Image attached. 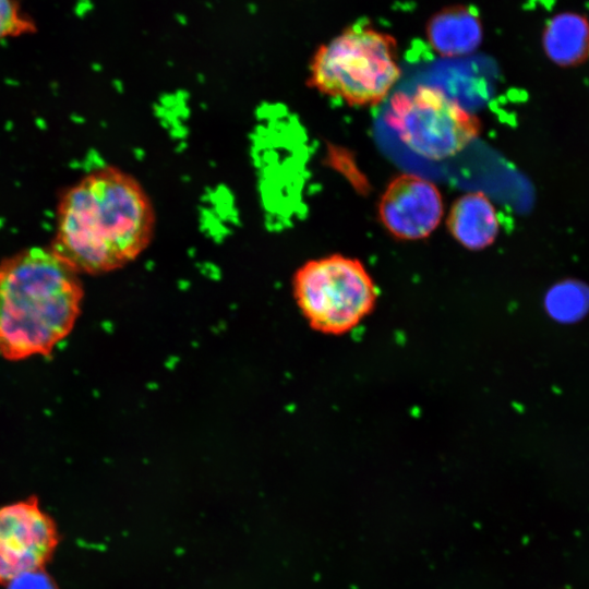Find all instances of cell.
I'll list each match as a JSON object with an SVG mask.
<instances>
[{"label":"cell","mask_w":589,"mask_h":589,"mask_svg":"<svg viewBox=\"0 0 589 589\" xmlns=\"http://www.w3.org/2000/svg\"><path fill=\"white\" fill-rule=\"evenodd\" d=\"M59 541L56 521L36 496L0 506V585L45 568Z\"/></svg>","instance_id":"obj_6"},{"label":"cell","mask_w":589,"mask_h":589,"mask_svg":"<svg viewBox=\"0 0 589 589\" xmlns=\"http://www.w3.org/2000/svg\"><path fill=\"white\" fill-rule=\"evenodd\" d=\"M155 228V209L140 181L104 167L62 195L51 249L77 273H108L139 257Z\"/></svg>","instance_id":"obj_1"},{"label":"cell","mask_w":589,"mask_h":589,"mask_svg":"<svg viewBox=\"0 0 589 589\" xmlns=\"http://www.w3.org/2000/svg\"><path fill=\"white\" fill-rule=\"evenodd\" d=\"M428 34L435 50L446 57L466 55L476 49L481 39L478 19L464 8L435 15Z\"/></svg>","instance_id":"obj_10"},{"label":"cell","mask_w":589,"mask_h":589,"mask_svg":"<svg viewBox=\"0 0 589 589\" xmlns=\"http://www.w3.org/2000/svg\"><path fill=\"white\" fill-rule=\"evenodd\" d=\"M292 292L309 325L325 335H344L374 310L377 287L358 259L330 254L301 265Z\"/></svg>","instance_id":"obj_4"},{"label":"cell","mask_w":589,"mask_h":589,"mask_svg":"<svg viewBox=\"0 0 589 589\" xmlns=\"http://www.w3.org/2000/svg\"><path fill=\"white\" fill-rule=\"evenodd\" d=\"M446 226L452 237L471 251L490 247L500 232L496 208L481 191L457 197L448 212Z\"/></svg>","instance_id":"obj_8"},{"label":"cell","mask_w":589,"mask_h":589,"mask_svg":"<svg viewBox=\"0 0 589 589\" xmlns=\"http://www.w3.org/2000/svg\"><path fill=\"white\" fill-rule=\"evenodd\" d=\"M542 45L556 65H578L589 57V23L577 13L557 14L548 23Z\"/></svg>","instance_id":"obj_9"},{"label":"cell","mask_w":589,"mask_h":589,"mask_svg":"<svg viewBox=\"0 0 589 589\" xmlns=\"http://www.w3.org/2000/svg\"><path fill=\"white\" fill-rule=\"evenodd\" d=\"M377 213L394 238L416 241L428 238L438 227L444 205L433 182L413 173H401L387 184Z\"/></svg>","instance_id":"obj_7"},{"label":"cell","mask_w":589,"mask_h":589,"mask_svg":"<svg viewBox=\"0 0 589 589\" xmlns=\"http://www.w3.org/2000/svg\"><path fill=\"white\" fill-rule=\"evenodd\" d=\"M400 76L395 38L354 24L316 49L306 84L349 106L370 107L382 103Z\"/></svg>","instance_id":"obj_3"},{"label":"cell","mask_w":589,"mask_h":589,"mask_svg":"<svg viewBox=\"0 0 589 589\" xmlns=\"http://www.w3.org/2000/svg\"><path fill=\"white\" fill-rule=\"evenodd\" d=\"M7 589H58L45 568L23 573L5 585Z\"/></svg>","instance_id":"obj_13"},{"label":"cell","mask_w":589,"mask_h":589,"mask_svg":"<svg viewBox=\"0 0 589 589\" xmlns=\"http://www.w3.org/2000/svg\"><path fill=\"white\" fill-rule=\"evenodd\" d=\"M36 31L34 21L22 10L17 0H0V41Z\"/></svg>","instance_id":"obj_12"},{"label":"cell","mask_w":589,"mask_h":589,"mask_svg":"<svg viewBox=\"0 0 589 589\" xmlns=\"http://www.w3.org/2000/svg\"><path fill=\"white\" fill-rule=\"evenodd\" d=\"M549 316L560 323H575L589 312V287L575 279L554 284L544 298Z\"/></svg>","instance_id":"obj_11"},{"label":"cell","mask_w":589,"mask_h":589,"mask_svg":"<svg viewBox=\"0 0 589 589\" xmlns=\"http://www.w3.org/2000/svg\"><path fill=\"white\" fill-rule=\"evenodd\" d=\"M79 273L52 249L31 248L0 263V356L48 354L72 330L83 300Z\"/></svg>","instance_id":"obj_2"},{"label":"cell","mask_w":589,"mask_h":589,"mask_svg":"<svg viewBox=\"0 0 589 589\" xmlns=\"http://www.w3.org/2000/svg\"><path fill=\"white\" fill-rule=\"evenodd\" d=\"M384 121L413 153L430 160L450 158L481 133V121L438 87L420 85L395 93Z\"/></svg>","instance_id":"obj_5"}]
</instances>
